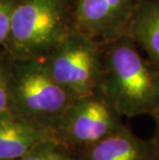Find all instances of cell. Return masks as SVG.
Here are the masks:
<instances>
[{"mask_svg": "<svg viewBox=\"0 0 159 160\" xmlns=\"http://www.w3.org/2000/svg\"><path fill=\"white\" fill-rule=\"evenodd\" d=\"M122 117L151 116L159 104V68L124 35L101 45L98 89Z\"/></svg>", "mask_w": 159, "mask_h": 160, "instance_id": "1", "label": "cell"}, {"mask_svg": "<svg viewBox=\"0 0 159 160\" xmlns=\"http://www.w3.org/2000/svg\"><path fill=\"white\" fill-rule=\"evenodd\" d=\"M73 29L72 0H18L3 52L11 59H43Z\"/></svg>", "mask_w": 159, "mask_h": 160, "instance_id": "2", "label": "cell"}, {"mask_svg": "<svg viewBox=\"0 0 159 160\" xmlns=\"http://www.w3.org/2000/svg\"><path fill=\"white\" fill-rule=\"evenodd\" d=\"M72 99V95L49 73L42 60L11 59L9 112L12 114L55 132Z\"/></svg>", "mask_w": 159, "mask_h": 160, "instance_id": "3", "label": "cell"}, {"mask_svg": "<svg viewBox=\"0 0 159 160\" xmlns=\"http://www.w3.org/2000/svg\"><path fill=\"white\" fill-rule=\"evenodd\" d=\"M42 60L53 79L73 98L98 89L101 45L76 29Z\"/></svg>", "mask_w": 159, "mask_h": 160, "instance_id": "4", "label": "cell"}, {"mask_svg": "<svg viewBox=\"0 0 159 160\" xmlns=\"http://www.w3.org/2000/svg\"><path fill=\"white\" fill-rule=\"evenodd\" d=\"M124 125L115 105L99 90L73 98L62 115L56 138L80 154Z\"/></svg>", "mask_w": 159, "mask_h": 160, "instance_id": "5", "label": "cell"}, {"mask_svg": "<svg viewBox=\"0 0 159 160\" xmlns=\"http://www.w3.org/2000/svg\"><path fill=\"white\" fill-rule=\"evenodd\" d=\"M142 0H72L73 29L96 42L127 35Z\"/></svg>", "mask_w": 159, "mask_h": 160, "instance_id": "6", "label": "cell"}, {"mask_svg": "<svg viewBox=\"0 0 159 160\" xmlns=\"http://www.w3.org/2000/svg\"><path fill=\"white\" fill-rule=\"evenodd\" d=\"M79 155L83 160H159L152 138H138L125 125Z\"/></svg>", "mask_w": 159, "mask_h": 160, "instance_id": "7", "label": "cell"}, {"mask_svg": "<svg viewBox=\"0 0 159 160\" xmlns=\"http://www.w3.org/2000/svg\"><path fill=\"white\" fill-rule=\"evenodd\" d=\"M56 138L55 132L17 117L0 115V160H20L39 142Z\"/></svg>", "mask_w": 159, "mask_h": 160, "instance_id": "8", "label": "cell"}, {"mask_svg": "<svg viewBox=\"0 0 159 160\" xmlns=\"http://www.w3.org/2000/svg\"><path fill=\"white\" fill-rule=\"evenodd\" d=\"M127 35L159 68V0H142Z\"/></svg>", "mask_w": 159, "mask_h": 160, "instance_id": "9", "label": "cell"}, {"mask_svg": "<svg viewBox=\"0 0 159 160\" xmlns=\"http://www.w3.org/2000/svg\"><path fill=\"white\" fill-rule=\"evenodd\" d=\"M20 160H83L82 157L56 138L36 145Z\"/></svg>", "mask_w": 159, "mask_h": 160, "instance_id": "10", "label": "cell"}, {"mask_svg": "<svg viewBox=\"0 0 159 160\" xmlns=\"http://www.w3.org/2000/svg\"><path fill=\"white\" fill-rule=\"evenodd\" d=\"M9 63L6 54L0 52V115L9 112Z\"/></svg>", "mask_w": 159, "mask_h": 160, "instance_id": "11", "label": "cell"}, {"mask_svg": "<svg viewBox=\"0 0 159 160\" xmlns=\"http://www.w3.org/2000/svg\"><path fill=\"white\" fill-rule=\"evenodd\" d=\"M17 1L18 0H0V52H3L7 39L12 12Z\"/></svg>", "mask_w": 159, "mask_h": 160, "instance_id": "12", "label": "cell"}, {"mask_svg": "<svg viewBox=\"0 0 159 160\" xmlns=\"http://www.w3.org/2000/svg\"><path fill=\"white\" fill-rule=\"evenodd\" d=\"M151 117L154 119V123H155V130H154L153 138H152V141L156 145V147L159 151V104H158V107L155 108V111L152 113Z\"/></svg>", "mask_w": 159, "mask_h": 160, "instance_id": "13", "label": "cell"}]
</instances>
